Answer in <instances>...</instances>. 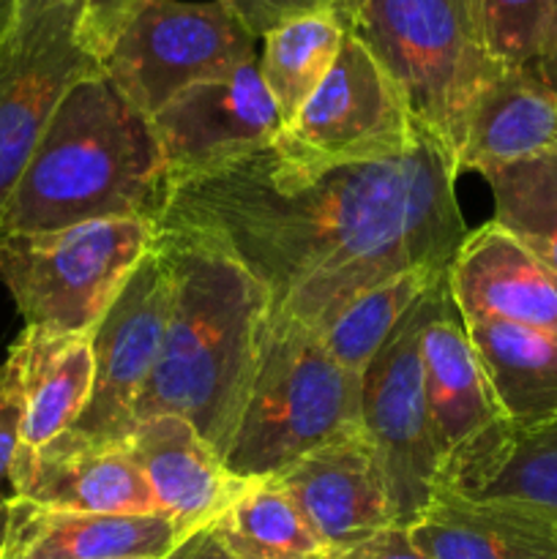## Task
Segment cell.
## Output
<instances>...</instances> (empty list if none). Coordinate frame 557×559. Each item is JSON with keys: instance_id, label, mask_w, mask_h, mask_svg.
Returning a JSON list of instances; mask_svg holds the SVG:
<instances>
[{"instance_id": "34", "label": "cell", "mask_w": 557, "mask_h": 559, "mask_svg": "<svg viewBox=\"0 0 557 559\" xmlns=\"http://www.w3.org/2000/svg\"><path fill=\"white\" fill-rule=\"evenodd\" d=\"M530 71H533V74L538 76L549 91L557 93V0L555 5H552V16H549V25H546L541 52Z\"/></svg>"}, {"instance_id": "2", "label": "cell", "mask_w": 557, "mask_h": 559, "mask_svg": "<svg viewBox=\"0 0 557 559\" xmlns=\"http://www.w3.org/2000/svg\"><path fill=\"white\" fill-rule=\"evenodd\" d=\"M158 246L173 309L134 424L180 415L224 459L254 380L271 298L244 265L191 235L158 229Z\"/></svg>"}, {"instance_id": "22", "label": "cell", "mask_w": 557, "mask_h": 559, "mask_svg": "<svg viewBox=\"0 0 557 559\" xmlns=\"http://www.w3.org/2000/svg\"><path fill=\"white\" fill-rule=\"evenodd\" d=\"M495 402L513 435L557 418V338L508 322H464Z\"/></svg>"}, {"instance_id": "6", "label": "cell", "mask_w": 557, "mask_h": 559, "mask_svg": "<svg viewBox=\"0 0 557 559\" xmlns=\"http://www.w3.org/2000/svg\"><path fill=\"white\" fill-rule=\"evenodd\" d=\"M156 243L158 222L151 218L0 235V278L27 328L93 336Z\"/></svg>"}, {"instance_id": "19", "label": "cell", "mask_w": 557, "mask_h": 559, "mask_svg": "<svg viewBox=\"0 0 557 559\" xmlns=\"http://www.w3.org/2000/svg\"><path fill=\"white\" fill-rule=\"evenodd\" d=\"M180 533L169 519L38 508L11 495L0 559H164Z\"/></svg>"}, {"instance_id": "3", "label": "cell", "mask_w": 557, "mask_h": 559, "mask_svg": "<svg viewBox=\"0 0 557 559\" xmlns=\"http://www.w3.org/2000/svg\"><path fill=\"white\" fill-rule=\"evenodd\" d=\"M167 164L140 112L107 74L76 82L27 162L0 235L55 233L104 218L158 222Z\"/></svg>"}, {"instance_id": "35", "label": "cell", "mask_w": 557, "mask_h": 559, "mask_svg": "<svg viewBox=\"0 0 557 559\" xmlns=\"http://www.w3.org/2000/svg\"><path fill=\"white\" fill-rule=\"evenodd\" d=\"M16 3H20V0H0V41H3V36L9 33V27H11V22H14Z\"/></svg>"}, {"instance_id": "16", "label": "cell", "mask_w": 557, "mask_h": 559, "mask_svg": "<svg viewBox=\"0 0 557 559\" xmlns=\"http://www.w3.org/2000/svg\"><path fill=\"white\" fill-rule=\"evenodd\" d=\"M448 287L464 322H508L557 338V273L495 222L467 233Z\"/></svg>"}, {"instance_id": "30", "label": "cell", "mask_w": 557, "mask_h": 559, "mask_svg": "<svg viewBox=\"0 0 557 559\" xmlns=\"http://www.w3.org/2000/svg\"><path fill=\"white\" fill-rule=\"evenodd\" d=\"M151 0H80V38L102 63L120 33Z\"/></svg>"}, {"instance_id": "10", "label": "cell", "mask_w": 557, "mask_h": 559, "mask_svg": "<svg viewBox=\"0 0 557 559\" xmlns=\"http://www.w3.org/2000/svg\"><path fill=\"white\" fill-rule=\"evenodd\" d=\"M420 360L440 456V489L475 495L506 453L513 429L502 418L478 355L470 344L467 328L448 287V271L431 289V309L420 336Z\"/></svg>"}, {"instance_id": "24", "label": "cell", "mask_w": 557, "mask_h": 559, "mask_svg": "<svg viewBox=\"0 0 557 559\" xmlns=\"http://www.w3.org/2000/svg\"><path fill=\"white\" fill-rule=\"evenodd\" d=\"M235 559H328L287 491L273 478L251 480L244 495L211 524Z\"/></svg>"}, {"instance_id": "23", "label": "cell", "mask_w": 557, "mask_h": 559, "mask_svg": "<svg viewBox=\"0 0 557 559\" xmlns=\"http://www.w3.org/2000/svg\"><path fill=\"white\" fill-rule=\"evenodd\" d=\"M349 27L331 14H311L260 38V74L287 129L336 63ZM282 129V131H284Z\"/></svg>"}, {"instance_id": "12", "label": "cell", "mask_w": 557, "mask_h": 559, "mask_svg": "<svg viewBox=\"0 0 557 559\" xmlns=\"http://www.w3.org/2000/svg\"><path fill=\"white\" fill-rule=\"evenodd\" d=\"M169 309L173 276L156 243L93 331V391L71 437L87 445H123L162 355Z\"/></svg>"}, {"instance_id": "36", "label": "cell", "mask_w": 557, "mask_h": 559, "mask_svg": "<svg viewBox=\"0 0 557 559\" xmlns=\"http://www.w3.org/2000/svg\"><path fill=\"white\" fill-rule=\"evenodd\" d=\"M9 519H11V497L0 500V551H3L5 533H9Z\"/></svg>"}, {"instance_id": "5", "label": "cell", "mask_w": 557, "mask_h": 559, "mask_svg": "<svg viewBox=\"0 0 557 559\" xmlns=\"http://www.w3.org/2000/svg\"><path fill=\"white\" fill-rule=\"evenodd\" d=\"M349 33L459 167L470 112L502 71L484 44L475 0H364Z\"/></svg>"}, {"instance_id": "17", "label": "cell", "mask_w": 557, "mask_h": 559, "mask_svg": "<svg viewBox=\"0 0 557 559\" xmlns=\"http://www.w3.org/2000/svg\"><path fill=\"white\" fill-rule=\"evenodd\" d=\"M123 448L151 486L158 513L175 524L180 540L216 522L251 484L229 473L224 459L180 415L140 420Z\"/></svg>"}, {"instance_id": "33", "label": "cell", "mask_w": 557, "mask_h": 559, "mask_svg": "<svg viewBox=\"0 0 557 559\" xmlns=\"http://www.w3.org/2000/svg\"><path fill=\"white\" fill-rule=\"evenodd\" d=\"M164 559H235V557L224 549V544L216 538L211 524H208V527L197 530V533L186 535L183 540H178L175 549Z\"/></svg>"}, {"instance_id": "15", "label": "cell", "mask_w": 557, "mask_h": 559, "mask_svg": "<svg viewBox=\"0 0 557 559\" xmlns=\"http://www.w3.org/2000/svg\"><path fill=\"white\" fill-rule=\"evenodd\" d=\"M9 484L14 497L52 511L158 513L151 486L123 445H87L69 431L42 448H16Z\"/></svg>"}, {"instance_id": "27", "label": "cell", "mask_w": 557, "mask_h": 559, "mask_svg": "<svg viewBox=\"0 0 557 559\" xmlns=\"http://www.w3.org/2000/svg\"><path fill=\"white\" fill-rule=\"evenodd\" d=\"M470 497H506L541 508L557 522V418L513 435L486 484Z\"/></svg>"}, {"instance_id": "13", "label": "cell", "mask_w": 557, "mask_h": 559, "mask_svg": "<svg viewBox=\"0 0 557 559\" xmlns=\"http://www.w3.org/2000/svg\"><path fill=\"white\" fill-rule=\"evenodd\" d=\"M151 126L167 164V186L262 151L284 129L262 82L260 58L178 93Z\"/></svg>"}, {"instance_id": "20", "label": "cell", "mask_w": 557, "mask_h": 559, "mask_svg": "<svg viewBox=\"0 0 557 559\" xmlns=\"http://www.w3.org/2000/svg\"><path fill=\"white\" fill-rule=\"evenodd\" d=\"M3 366L22 399L20 448H42L66 435L91 399L93 336L25 325Z\"/></svg>"}, {"instance_id": "9", "label": "cell", "mask_w": 557, "mask_h": 559, "mask_svg": "<svg viewBox=\"0 0 557 559\" xmlns=\"http://www.w3.org/2000/svg\"><path fill=\"white\" fill-rule=\"evenodd\" d=\"M435 284L393 328L360 380L364 435L380 464L396 527L404 530L418 522L440 489V456L420 360V336Z\"/></svg>"}, {"instance_id": "4", "label": "cell", "mask_w": 557, "mask_h": 559, "mask_svg": "<svg viewBox=\"0 0 557 559\" xmlns=\"http://www.w3.org/2000/svg\"><path fill=\"white\" fill-rule=\"evenodd\" d=\"M360 380L333 360L320 333L268 309L254 380L229 451V473L276 478L311 451L364 435Z\"/></svg>"}, {"instance_id": "25", "label": "cell", "mask_w": 557, "mask_h": 559, "mask_svg": "<svg viewBox=\"0 0 557 559\" xmlns=\"http://www.w3.org/2000/svg\"><path fill=\"white\" fill-rule=\"evenodd\" d=\"M495 200L497 227L557 273V151L481 173Z\"/></svg>"}, {"instance_id": "31", "label": "cell", "mask_w": 557, "mask_h": 559, "mask_svg": "<svg viewBox=\"0 0 557 559\" xmlns=\"http://www.w3.org/2000/svg\"><path fill=\"white\" fill-rule=\"evenodd\" d=\"M22 435V399L16 382L5 366H0V500H3V484L9 480L11 462L16 456Z\"/></svg>"}, {"instance_id": "8", "label": "cell", "mask_w": 557, "mask_h": 559, "mask_svg": "<svg viewBox=\"0 0 557 559\" xmlns=\"http://www.w3.org/2000/svg\"><path fill=\"white\" fill-rule=\"evenodd\" d=\"M257 58V38L218 0H151L102 60L112 85L153 118L178 93Z\"/></svg>"}, {"instance_id": "26", "label": "cell", "mask_w": 557, "mask_h": 559, "mask_svg": "<svg viewBox=\"0 0 557 559\" xmlns=\"http://www.w3.org/2000/svg\"><path fill=\"white\" fill-rule=\"evenodd\" d=\"M446 271L418 267V271L399 273V276L386 278V282L355 295L328 322V328L320 331L322 344L333 355V360L342 364L347 371L364 374V369L380 353V347L391 336L393 328L402 322V317L413 309L415 300Z\"/></svg>"}, {"instance_id": "7", "label": "cell", "mask_w": 557, "mask_h": 559, "mask_svg": "<svg viewBox=\"0 0 557 559\" xmlns=\"http://www.w3.org/2000/svg\"><path fill=\"white\" fill-rule=\"evenodd\" d=\"M102 63L80 38V0H20L0 41V224L66 93Z\"/></svg>"}, {"instance_id": "1", "label": "cell", "mask_w": 557, "mask_h": 559, "mask_svg": "<svg viewBox=\"0 0 557 559\" xmlns=\"http://www.w3.org/2000/svg\"><path fill=\"white\" fill-rule=\"evenodd\" d=\"M457 175L426 129L404 156L333 167L268 145L169 183L158 229L227 254L265 287L273 314L320 333L364 289L451 265L470 233Z\"/></svg>"}, {"instance_id": "14", "label": "cell", "mask_w": 557, "mask_h": 559, "mask_svg": "<svg viewBox=\"0 0 557 559\" xmlns=\"http://www.w3.org/2000/svg\"><path fill=\"white\" fill-rule=\"evenodd\" d=\"M273 480L287 491L331 555L396 527L391 497L366 435L317 448Z\"/></svg>"}, {"instance_id": "29", "label": "cell", "mask_w": 557, "mask_h": 559, "mask_svg": "<svg viewBox=\"0 0 557 559\" xmlns=\"http://www.w3.org/2000/svg\"><path fill=\"white\" fill-rule=\"evenodd\" d=\"M218 3L235 20H240L251 36L262 38L284 22L311 14H331L349 27L364 0H218Z\"/></svg>"}, {"instance_id": "18", "label": "cell", "mask_w": 557, "mask_h": 559, "mask_svg": "<svg viewBox=\"0 0 557 559\" xmlns=\"http://www.w3.org/2000/svg\"><path fill=\"white\" fill-rule=\"evenodd\" d=\"M407 535L429 559H557L555 519L506 497L440 489Z\"/></svg>"}, {"instance_id": "28", "label": "cell", "mask_w": 557, "mask_h": 559, "mask_svg": "<svg viewBox=\"0 0 557 559\" xmlns=\"http://www.w3.org/2000/svg\"><path fill=\"white\" fill-rule=\"evenodd\" d=\"M555 0H475L481 33L502 69H533Z\"/></svg>"}, {"instance_id": "21", "label": "cell", "mask_w": 557, "mask_h": 559, "mask_svg": "<svg viewBox=\"0 0 557 559\" xmlns=\"http://www.w3.org/2000/svg\"><path fill=\"white\" fill-rule=\"evenodd\" d=\"M552 151H557V93L530 69H502L470 112L459 169L486 173Z\"/></svg>"}, {"instance_id": "32", "label": "cell", "mask_w": 557, "mask_h": 559, "mask_svg": "<svg viewBox=\"0 0 557 559\" xmlns=\"http://www.w3.org/2000/svg\"><path fill=\"white\" fill-rule=\"evenodd\" d=\"M328 559H429L424 551L415 549L404 527H388L377 533L375 538L364 540V544L353 546L347 551H339Z\"/></svg>"}, {"instance_id": "11", "label": "cell", "mask_w": 557, "mask_h": 559, "mask_svg": "<svg viewBox=\"0 0 557 559\" xmlns=\"http://www.w3.org/2000/svg\"><path fill=\"white\" fill-rule=\"evenodd\" d=\"M418 136L396 85L347 31L333 69L273 147L293 162L333 167L404 156Z\"/></svg>"}]
</instances>
